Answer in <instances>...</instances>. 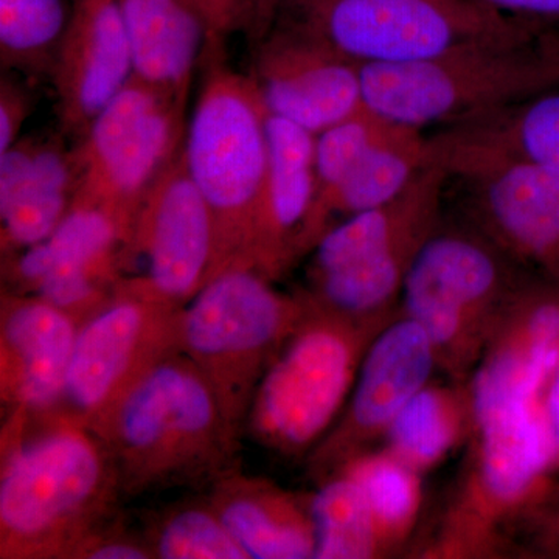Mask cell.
<instances>
[{
	"mask_svg": "<svg viewBox=\"0 0 559 559\" xmlns=\"http://www.w3.org/2000/svg\"><path fill=\"white\" fill-rule=\"evenodd\" d=\"M143 538L156 559H249L207 496L154 514Z\"/></svg>",
	"mask_w": 559,
	"mask_h": 559,
	"instance_id": "obj_31",
	"label": "cell"
},
{
	"mask_svg": "<svg viewBox=\"0 0 559 559\" xmlns=\"http://www.w3.org/2000/svg\"><path fill=\"white\" fill-rule=\"evenodd\" d=\"M33 105L32 87L11 76L0 81V153H5L21 139L22 127L31 117Z\"/></svg>",
	"mask_w": 559,
	"mask_h": 559,
	"instance_id": "obj_33",
	"label": "cell"
},
{
	"mask_svg": "<svg viewBox=\"0 0 559 559\" xmlns=\"http://www.w3.org/2000/svg\"><path fill=\"white\" fill-rule=\"evenodd\" d=\"M546 509L559 511V481L557 488H555L554 496H551L549 506H547Z\"/></svg>",
	"mask_w": 559,
	"mask_h": 559,
	"instance_id": "obj_39",
	"label": "cell"
},
{
	"mask_svg": "<svg viewBox=\"0 0 559 559\" xmlns=\"http://www.w3.org/2000/svg\"><path fill=\"white\" fill-rule=\"evenodd\" d=\"M520 160L559 175V90L484 114L429 135V164Z\"/></svg>",
	"mask_w": 559,
	"mask_h": 559,
	"instance_id": "obj_22",
	"label": "cell"
},
{
	"mask_svg": "<svg viewBox=\"0 0 559 559\" xmlns=\"http://www.w3.org/2000/svg\"><path fill=\"white\" fill-rule=\"evenodd\" d=\"M278 0H253L255 3V31H253V43L264 35L274 22L275 9Z\"/></svg>",
	"mask_w": 559,
	"mask_h": 559,
	"instance_id": "obj_38",
	"label": "cell"
},
{
	"mask_svg": "<svg viewBox=\"0 0 559 559\" xmlns=\"http://www.w3.org/2000/svg\"><path fill=\"white\" fill-rule=\"evenodd\" d=\"M267 140L270 168L252 267L275 282L300 261V238L314 202L316 135L267 112Z\"/></svg>",
	"mask_w": 559,
	"mask_h": 559,
	"instance_id": "obj_20",
	"label": "cell"
},
{
	"mask_svg": "<svg viewBox=\"0 0 559 559\" xmlns=\"http://www.w3.org/2000/svg\"><path fill=\"white\" fill-rule=\"evenodd\" d=\"M213 266L212 213L191 179L182 143L140 204L121 249L116 293L183 307L212 278Z\"/></svg>",
	"mask_w": 559,
	"mask_h": 559,
	"instance_id": "obj_12",
	"label": "cell"
},
{
	"mask_svg": "<svg viewBox=\"0 0 559 559\" xmlns=\"http://www.w3.org/2000/svg\"><path fill=\"white\" fill-rule=\"evenodd\" d=\"M450 180L428 165L399 197L334 224L308 255L305 297L353 319L395 314L412 264L444 219Z\"/></svg>",
	"mask_w": 559,
	"mask_h": 559,
	"instance_id": "obj_6",
	"label": "cell"
},
{
	"mask_svg": "<svg viewBox=\"0 0 559 559\" xmlns=\"http://www.w3.org/2000/svg\"><path fill=\"white\" fill-rule=\"evenodd\" d=\"M79 189L75 154L61 139L27 135L0 154L3 259L47 240Z\"/></svg>",
	"mask_w": 559,
	"mask_h": 559,
	"instance_id": "obj_19",
	"label": "cell"
},
{
	"mask_svg": "<svg viewBox=\"0 0 559 559\" xmlns=\"http://www.w3.org/2000/svg\"><path fill=\"white\" fill-rule=\"evenodd\" d=\"M116 468L121 498L168 488H209L237 468L212 389L186 353L162 360L90 428Z\"/></svg>",
	"mask_w": 559,
	"mask_h": 559,
	"instance_id": "obj_2",
	"label": "cell"
},
{
	"mask_svg": "<svg viewBox=\"0 0 559 559\" xmlns=\"http://www.w3.org/2000/svg\"><path fill=\"white\" fill-rule=\"evenodd\" d=\"M205 496L249 559L314 558L311 495L248 476L237 466Z\"/></svg>",
	"mask_w": 559,
	"mask_h": 559,
	"instance_id": "obj_21",
	"label": "cell"
},
{
	"mask_svg": "<svg viewBox=\"0 0 559 559\" xmlns=\"http://www.w3.org/2000/svg\"><path fill=\"white\" fill-rule=\"evenodd\" d=\"M316 549L312 559L384 558L377 525L358 480L337 473L311 492Z\"/></svg>",
	"mask_w": 559,
	"mask_h": 559,
	"instance_id": "obj_28",
	"label": "cell"
},
{
	"mask_svg": "<svg viewBox=\"0 0 559 559\" xmlns=\"http://www.w3.org/2000/svg\"><path fill=\"white\" fill-rule=\"evenodd\" d=\"M390 123L392 121L366 108L352 119L316 135L314 202L300 238V260L310 255L325 234V213L334 194L388 131Z\"/></svg>",
	"mask_w": 559,
	"mask_h": 559,
	"instance_id": "obj_29",
	"label": "cell"
},
{
	"mask_svg": "<svg viewBox=\"0 0 559 559\" xmlns=\"http://www.w3.org/2000/svg\"><path fill=\"white\" fill-rule=\"evenodd\" d=\"M506 16L559 25V0H474Z\"/></svg>",
	"mask_w": 559,
	"mask_h": 559,
	"instance_id": "obj_36",
	"label": "cell"
},
{
	"mask_svg": "<svg viewBox=\"0 0 559 559\" xmlns=\"http://www.w3.org/2000/svg\"><path fill=\"white\" fill-rule=\"evenodd\" d=\"M186 106L132 76L73 146L76 197L109 209L127 241L143 198L182 146Z\"/></svg>",
	"mask_w": 559,
	"mask_h": 559,
	"instance_id": "obj_11",
	"label": "cell"
},
{
	"mask_svg": "<svg viewBox=\"0 0 559 559\" xmlns=\"http://www.w3.org/2000/svg\"><path fill=\"white\" fill-rule=\"evenodd\" d=\"M73 0H0V62L25 79H50Z\"/></svg>",
	"mask_w": 559,
	"mask_h": 559,
	"instance_id": "obj_30",
	"label": "cell"
},
{
	"mask_svg": "<svg viewBox=\"0 0 559 559\" xmlns=\"http://www.w3.org/2000/svg\"><path fill=\"white\" fill-rule=\"evenodd\" d=\"M307 301L304 318L267 364L246 419L250 439L285 459H307L330 432L371 341L400 311L353 319Z\"/></svg>",
	"mask_w": 559,
	"mask_h": 559,
	"instance_id": "obj_7",
	"label": "cell"
},
{
	"mask_svg": "<svg viewBox=\"0 0 559 559\" xmlns=\"http://www.w3.org/2000/svg\"><path fill=\"white\" fill-rule=\"evenodd\" d=\"M182 308L116 293L76 337L60 417L90 428L154 366L182 352Z\"/></svg>",
	"mask_w": 559,
	"mask_h": 559,
	"instance_id": "obj_13",
	"label": "cell"
},
{
	"mask_svg": "<svg viewBox=\"0 0 559 559\" xmlns=\"http://www.w3.org/2000/svg\"><path fill=\"white\" fill-rule=\"evenodd\" d=\"M70 559H154L145 538L131 535L108 521L91 532Z\"/></svg>",
	"mask_w": 559,
	"mask_h": 559,
	"instance_id": "obj_32",
	"label": "cell"
},
{
	"mask_svg": "<svg viewBox=\"0 0 559 559\" xmlns=\"http://www.w3.org/2000/svg\"><path fill=\"white\" fill-rule=\"evenodd\" d=\"M439 370L428 334L401 310L371 341L341 417L307 455L316 481L378 448L403 407Z\"/></svg>",
	"mask_w": 559,
	"mask_h": 559,
	"instance_id": "obj_15",
	"label": "cell"
},
{
	"mask_svg": "<svg viewBox=\"0 0 559 559\" xmlns=\"http://www.w3.org/2000/svg\"><path fill=\"white\" fill-rule=\"evenodd\" d=\"M473 425L468 381L430 380L400 412L382 447L425 476L468 444Z\"/></svg>",
	"mask_w": 559,
	"mask_h": 559,
	"instance_id": "obj_25",
	"label": "cell"
},
{
	"mask_svg": "<svg viewBox=\"0 0 559 559\" xmlns=\"http://www.w3.org/2000/svg\"><path fill=\"white\" fill-rule=\"evenodd\" d=\"M249 76L271 116L318 135L366 109L362 64L274 21L255 40Z\"/></svg>",
	"mask_w": 559,
	"mask_h": 559,
	"instance_id": "obj_16",
	"label": "cell"
},
{
	"mask_svg": "<svg viewBox=\"0 0 559 559\" xmlns=\"http://www.w3.org/2000/svg\"><path fill=\"white\" fill-rule=\"evenodd\" d=\"M81 325L35 294H3L0 385L3 403L28 417L60 407Z\"/></svg>",
	"mask_w": 559,
	"mask_h": 559,
	"instance_id": "obj_18",
	"label": "cell"
},
{
	"mask_svg": "<svg viewBox=\"0 0 559 559\" xmlns=\"http://www.w3.org/2000/svg\"><path fill=\"white\" fill-rule=\"evenodd\" d=\"M546 417L554 448L555 469L559 477V364L546 392Z\"/></svg>",
	"mask_w": 559,
	"mask_h": 559,
	"instance_id": "obj_37",
	"label": "cell"
},
{
	"mask_svg": "<svg viewBox=\"0 0 559 559\" xmlns=\"http://www.w3.org/2000/svg\"><path fill=\"white\" fill-rule=\"evenodd\" d=\"M428 165L429 139L425 131L392 121L334 194L325 213V231L348 216L399 197Z\"/></svg>",
	"mask_w": 559,
	"mask_h": 559,
	"instance_id": "obj_26",
	"label": "cell"
},
{
	"mask_svg": "<svg viewBox=\"0 0 559 559\" xmlns=\"http://www.w3.org/2000/svg\"><path fill=\"white\" fill-rule=\"evenodd\" d=\"M448 173L463 190L462 221L525 274L559 286V175L506 159L460 162Z\"/></svg>",
	"mask_w": 559,
	"mask_h": 559,
	"instance_id": "obj_14",
	"label": "cell"
},
{
	"mask_svg": "<svg viewBox=\"0 0 559 559\" xmlns=\"http://www.w3.org/2000/svg\"><path fill=\"white\" fill-rule=\"evenodd\" d=\"M201 64L204 76L183 138V156L212 213L213 278L229 267H252L270 140L263 98L249 75L224 60V43H209Z\"/></svg>",
	"mask_w": 559,
	"mask_h": 559,
	"instance_id": "obj_4",
	"label": "cell"
},
{
	"mask_svg": "<svg viewBox=\"0 0 559 559\" xmlns=\"http://www.w3.org/2000/svg\"><path fill=\"white\" fill-rule=\"evenodd\" d=\"M210 28V40L226 43L230 35L246 32L252 38L255 31L253 0H197Z\"/></svg>",
	"mask_w": 559,
	"mask_h": 559,
	"instance_id": "obj_34",
	"label": "cell"
},
{
	"mask_svg": "<svg viewBox=\"0 0 559 559\" xmlns=\"http://www.w3.org/2000/svg\"><path fill=\"white\" fill-rule=\"evenodd\" d=\"M555 369L513 333L492 334L468 380L474 425L465 463L432 528L412 544L415 557L518 554L559 481L546 417Z\"/></svg>",
	"mask_w": 559,
	"mask_h": 559,
	"instance_id": "obj_1",
	"label": "cell"
},
{
	"mask_svg": "<svg viewBox=\"0 0 559 559\" xmlns=\"http://www.w3.org/2000/svg\"><path fill=\"white\" fill-rule=\"evenodd\" d=\"M340 473L349 474L366 492L384 558L406 551L418 532L423 474L384 447L364 452Z\"/></svg>",
	"mask_w": 559,
	"mask_h": 559,
	"instance_id": "obj_27",
	"label": "cell"
},
{
	"mask_svg": "<svg viewBox=\"0 0 559 559\" xmlns=\"http://www.w3.org/2000/svg\"><path fill=\"white\" fill-rule=\"evenodd\" d=\"M44 430L3 455L0 558L70 559L81 540L114 516L119 477L105 444L81 426L44 417ZM11 440V439H10Z\"/></svg>",
	"mask_w": 559,
	"mask_h": 559,
	"instance_id": "obj_3",
	"label": "cell"
},
{
	"mask_svg": "<svg viewBox=\"0 0 559 559\" xmlns=\"http://www.w3.org/2000/svg\"><path fill=\"white\" fill-rule=\"evenodd\" d=\"M522 554L559 558V511L544 510L521 539Z\"/></svg>",
	"mask_w": 559,
	"mask_h": 559,
	"instance_id": "obj_35",
	"label": "cell"
},
{
	"mask_svg": "<svg viewBox=\"0 0 559 559\" xmlns=\"http://www.w3.org/2000/svg\"><path fill=\"white\" fill-rule=\"evenodd\" d=\"M274 21L362 66L428 60L466 44L521 38L549 27L474 0H278Z\"/></svg>",
	"mask_w": 559,
	"mask_h": 559,
	"instance_id": "obj_10",
	"label": "cell"
},
{
	"mask_svg": "<svg viewBox=\"0 0 559 559\" xmlns=\"http://www.w3.org/2000/svg\"><path fill=\"white\" fill-rule=\"evenodd\" d=\"M307 308L300 290L282 293L248 266L219 272L183 305L182 352L207 381L238 444L267 364Z\"/></svg>",
	"mask_w": 559,
	"mask_h": 559,
	"instance_id": "obj_9",
	"label": "cell"
},
{
	"mask_svg": "<svg viewBox=\"0 0 559 559\" xmlns=\"http://www.w3.org/2000/svg\"><path fill=\"white\" fill-rule=\"evenodd\" d=\"M366 108L404 127L448 128L559 90L555 25L466 44L428 60L362 66Z\"/></svg>",
	"mask_w": 559,
	"mask_h": 559,
	"instance_id": "obj_5",
	"label": "cell"
},
{
	"mask_svg": "<svg viewBox=\"0 0 559 559\" xmlns=\"http://www.w3.org/2000/svg\"><path fill=\"white\" fill-rule=\"evenodd\" d=\"M134 79L189 102L194 69L204 58L210 28L197 0H119Z\"/></svg>",
	"mask_w": 559,
	"mask_h": 559,
	"instance_id": "obj_23",
	"label": "cell"
},
{
	"mask_svg": "<svg viewBox=\"0 0 559 559\" xmlns=\"http://www.w3.org/2000/svg\"><path fill=\"white\" fill-rule=\"evenodd\" d=\"M530 277L465 221L443 219L412 264L400 310L428 334L441 373L468 381Z\"/></svg>",
	"mask_w": 559,
	"mask_h": 559,
	"instance_id": "obj_8",
	"label": "cell"
},
{
	"mask_svg": "<svg viewBox=\"0 0 559 559\" xmlns=\"http://www.w3.org/2000/svg\"><path fill=\"white\" fill-rule=\"evenodd\" d=\"M132 76L119 0H73L50 75L62 132L80 142Z\"/></svg>",
	"mask_w": 559,
	"mask_h": 559,
	"instance_id": "obj_17",
	"label": "cell"
},
{
	"mask_svg": "<svg viewBox=\"0 0 559 559\" xmlns=\"http://www.w3.org/2000/svg\"><path fill=\"white\" fill-rule=\"evenodd\" d=\"M124 242L127 230L109 209L75 197L47 240L3 259V274L21 294L33 293L58 271L92 270L120 280Z\"/></svg>",
	"mask_w": 559,
	"mask_h": 559,
	"instance_id": "obj_24",
	"label": "cell"
}]
</instances>
